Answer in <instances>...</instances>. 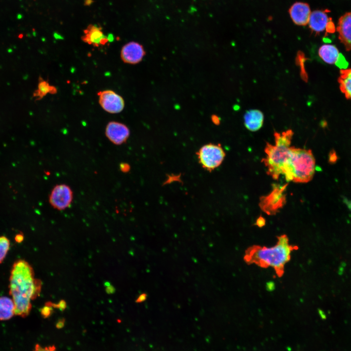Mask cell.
<instances>
[{"label": "cell", "instance_id": "cell-1", "mask_svg": "<svg viewBox=\"0 0 351 351\" xmlns=\"http://www.w3.org/2000/svg\"><path fill=\"white\" fill-rule=\"evenodd\" d=\"M41 282L34 277V270L23 259L12 265L9 278V294L15 305V315L25 317L32 309L31 300L39 294Z\"/></svg>", "mask_w": 351, "mask_h": 351}, {"label": "cell", "instance_id": "cell-2", "mask_svg": "<svg viewBox=\"0 0 351 351\" xmlns=\"http://www.w3.org/2000/svg\"><path fill=\"white\" fill-rule=\"evenodd\" d=\"M296 249L289 243L286 235L277 238L275 245L272 247L254 246L248 249L244 258L249 264H254L263 268H273L278 276L284 273L285 265L291 258L292 252Z\"/></svg>", "mask_w": 351, "mask_h": 351}, {"label": "cell", "instance_id": "cell-3", "mask_svg": "<svg viewBox=\"0 0 351 351\" xmlns=\"http://www.w3.org/2000/svg\"><path fill=\"white\" fill-rule=\"evenodd\" d=\"M293 135L291 129L281 133L274 132L275 144L266 143L265 148L266 156L262 159V162L267 168V174L275 180L284 174L290 156Z\"/></svg>", "mask_w": 351, "mask_h": 351}, {"label": "cell", "instance_id": "cell-4", "mask_svg": "<svg viewBox=\"0 0 351 351\" xmlns=\"http://www.w3.org/2000/svg\"><path fill=\"white\" fill-rule=\"evenodd\" d=\"M315 170V160L311 150L291 147L283 175L287 181L307 183L311 181Z\"/></svg>", "mask_w": 351, "mask_h": 351}, {"label": "cell", "instance_id": "cell-5", "mask_svg": "<svg viewBox=\"0 0 351 351\" xmlns=\"http://www.w3.org/2000/svg\"><path fill=\"white\" fill-rule=\"evenodd\" d=\"M202 167L211 172L219 167L225 156V153L220 144L209 143L202 146L196 153Z\"/></svg>", "mask_w": 351, "mask_h": 351}, {"label": "cell", "instance_id": "cell-6", "mask_svg": "<svg viewBox=\"0 0 351 351\" xmlns=\"http://www.w3.org/2000/svg\"><path fill=\"white\" fill-rule=\"evenodd\" d=\"M73 193L71 188L65 184L56 185L52 189L49 196L51 206L58 210H64L72 203Z\"/></svg>", "mask_w": 351, "mask_h": 351}, {"label": "cell", "instance_id": "cell-7", "mask_svg": "<svg viewBox=\"0 0 351 351\" xmlns=\"http://www.w3.org/2000/svg\"><path fill=\"white\" fill-rule=\"evenodd\" d=\"M98 102L105 111L111 114L121 112L124 109L125 103L122 97L111 90L100 91L98 93Z\"/></svg>", "mask_w": 351, "mask_h": 351}, {"label": "cell", "instance_id": "cell-8", "mask_svg": "<svg viewBox=\"0 0 351 351\" xmlns=\"http://www.w3.org/2000/svg\"><path fill=\"white\" fill-rule=\"evenodd\" d=\"M105 135L115 145H121L127 140L130 136L128 127L123 123L110 121L106 125Z\"/></svg>", "mask_w": 351, "mask_h": 351}, {"label": "cell", "instance_id": "cell-9", "mask_svg": "<svg viewBox=\"0 0 351 351\" xmlns=\"http://www.w3.org/2000/svg\"><path fill=\"white\" fill-rule=\"evenodd\" d=\"M318 54L324 61L336 65L341 69H346L348 63L337 48L332 44H324L319 49Z\"/></svg>", "mask_w": 351, "mask_h": 351}, {"label": "cell", "instance_id": "cell-10", "mask_svg": "<svg viewBox=\"0 0 351 351\" xmlns=\"http://www.w3.org/2000/svg\"><path fill=\"white\" fill-rule=\"evenodd\" d=\"M145 55L143 46L140 43L131 41L125 44L120 52L122 60L126 63L136 64L139 63Z\"/></svg>", "mask_w": 351, "mask_h": 351}, {"label": "cell", "instance_id": "cell-11", "mask_svg": "<svg viewBox=\"0 0 351 351\" xmlns=\"http://www.w3.org/2000/svg\"><path fill=\"white\" fill-rule=\"evenodd\" d=\"M83 33L81 40L94 47L104 45L109 41L108 38L103 33L102 27L97 24H89L83 30Z\"/></svg>", "mask_w": 351, "mask_h": 351}, {"label": "cell", "instance_id": "cell-12", "mask_svg": "<svg viewBox=\"0 0 351 351\" xmlns=\"http://www.w3.org/2000/svg\"><path fill=\"white\" fill-rule=\"evenodd\" d=\"M338 38L347 51H351V12L346 13L339 19L337 28Z\"/></svg>", "mask_w": 351, "mask_h": 351}, {"label": "cell", "instance_id": "cell-13", "mask_svg": "<svg viewBox=\"0 0 351 351\" xmlns=\"http://www.w3.org/2000/svg\"><path fill=\"white\" fill-rule=\"evenodd\" d=\"M289 12L293 22L298 25H306L309 20L311 11L308 3L296 2L289 9Z\"/></svg>", "mask_w": 351, "mask_h": 351}, {"label": "cell", "instance_id": "cell-14", "mask_svg": "<svg viewBox=\"0 0 351 351\" xmlns=\"http://www.w3.org/2000/svg\"><path fill=\"white\" fill-rule=\"evenodd\" d=\"M330 18L328 17L325 11H314L310 15L308 22L309 27L312 31L316 34L326 31Z\"/></svg>", "mask_w": 351, "mask_h": 351}, {"label": "cell", "instance_id": "cell-15", "mask_svg": "<svg viewBox=\"0 0 351 351\" xmlns=\"http://www.w3.org/2000/svg\"><path fill=\"white\" fill-rule=\"evenodd\" d=\"M244 125L252 132L259 130L262 126L264 115L261 111L257 109L247 111L244 116Z\"/></svg>", "mask_w": 351, "mask_h": 351}, {"label": "cell", "instance_id": "cell-16", "mask_svg": "<svg viewBox=\"0 0 351 351\" xmlns=\"http://www.w3.org/2000/svg\"><path fill=\"white\" fill-rule=\"evenodd\" d=\"M338 81L340 91L347 99H351V68L341 69Z\"/></svg>", "mask_w": 351, "mask_h": 351}, {"label": "cell", "instance_id": "cell-17", "mask_svg": "<svg viewBox=\"0 0 351 351\" xmlns=\"http://www.w3.org/2000/svg\"><path fill=\"white\" fill-rule=\"evenodd\" d=\"M15 315V305L12 300L6 296H0V320H7Z\"/></svg>", "mask_w": 351, "mask_h": 351}, {"label": "cell", "instance_id": "cell-18", "mask_svg": "<svg viewBox=\"0 0 351 351\" xmlns=\"http://www.w3.org/2000/svg\"><path fill=\"white\" fill-rule=\"evenodd\" d=\"M57 93V88L51 85L49 82L44 80L42 78H39L37 88L33 93V97L36 100L42 99L48 94H55Z\"/></svg>", "mask_w": 351, "mask_h": 351}, {"label": "cell", "instance_id": "cell-19", "mask_svg": "<svg viewBox=\"0 0 351 351\" xmlns=\"http://www.w3.org/2000/svg\"><path fill=\"white\" fill-rule=\"evenodd\" d=\"M10 242L5 236H0V264L5 259L10 249Z\"/></svg>", "mask_w": 351, "mask_h": 351}, {"label": "cell", "instance_id": "cell-20", "mask_svg": "<svg viewBox=\"0 0 351 351\" xmlns=\"http://www.w3.org/2000/svg\"><path fill=\"white\" fill-rule=\"evenodd\" d=\"M306 59H307V58H305L304 53L301 51H298L296 58V62L300 67L301 77L303 80L306 82L308 80V75L305 71L304 66V63Z\"/></svg>", "mask_w": 351, "mask_h": 351}, {"label": "cell", "instance_id": "cell-21", "mask_svg": "<svg viewBox=\"0 0 351 351\" xmlns=\"http://www.w3.org/2000/svg\"><path fill=\"white\" fill-rule=\"evenodd\" d=\"M40 311L41 315L44 318L49 317L53 312V307L51 306L50 302L46 303L45 306L40 310Z\"/></svg>", "mask_w": 351, "mask_h": 351}, {"label": "cell", "instance_id": "cell-22", "mask_svg": "<svg viewBox=\"0 0 351 351\" xmlns=\"http://www.w3.org/2000/svg\"><path fill=\"white\" fill-rule=\"evenodd\" d=\"M33 351H57L56 347L54 345L47 346H42L39 344H36Z\"/></svg>", "mask_w": 351, "mask_h": 351}, {"label": "cell", "instance_id": "cell-23", "mask_svg": "<svg viewBox=\"0 0 351 351\" xmlns=\"http://www.w3.org/2000/svg\"><path fill=\"white\" fill-rule=\"evenodd\" d=\"M51 306L53 308H58L61 311H64L66 308V303L64 300H60L58 304H54L51 302Z\"/></svg>", "mask_w": 351, "mask_h": 351}, {"label": "cell", "instance_id": "cell-24", "mask_svg": "<svg viewBox=\"0 0 351 351\" xmlns=\"http://www.w3.org/2000/svg\"><path fill=\"white\" fill-rule=\"evenodd\" d=\"M338 160V156L335 151L332 150L329 155V162L330 163H335Z\"/></svg>", "mask_w": 351, "mask_h": 351}, {"label": "cell", "instance_id": "cell-25", "mask_svg": "<svg viewBox=\"0 0 351 351\" xmlns=\"http://www.w3.org/2000/svg\"><path fill=\"white\" fill-rule=\"evenodd\" d=\"M335 31V25L334 24L332 20V18H330V20L328 23L326 29V33H334Z\"/></svg>", "mask_w": 351, "mask_h": 351}, {"label": "cell", "instance_id": "cell-26", "mask_svg": "<svg viewBox=\"0 0 351 351\" xmlns=\"http://www.w3.org/2000/svg\"><path fill=\"white\" fill-rule=\"evenodd\" d=\"M119 168L121 172L126 173L129 171L130 167L129 165L127 163H120L119 165Z\"/></svg>", "mask_w": 351, "mask_h": 351}, {"label": "cell", "instance_id": "cell-27", "mask_svg": "<svg viewBox=\"0 0 351 351\" xmlns=\"http://www.w3.org/2000/svg\"><path fill=\"white\" fill-rule=\"evenodd\" d=\"M115 288L112 285L107 286L105 289L106 292L108 294H112L115 292Z\"/></svg>", "mask_w": 351, "mask_h": 351}, {"label": "cell", "instance_id": "cell-28", "mask_svg": "<svg viewBox=\"0 0 351 351\" xmlns=\"http://www.w3.org/2000/svg\"><path fill=\"white\" fill-rule=\"evenodd\" d=\"M65 323V320L64 319H61L58 320L56 324V327L58 329L62 328Z\"/></svg>", "mask_w": 351, "mask_h": 351}, {"label": "cell", "instance_id": "cell-29", "mask_svg": "<svg viewBox=\"0 0 351 351\" xmlns=\"http://www.w3.org/2000/svg\"><path fill=\"white\" fill-rule=\"evenodd\" d=\"M146 296H147V295L145 293L141 294L137 298L136 302L137 303H140V302H142L145 301L146 298Z\"/></svg>", "mask_w": 351, "mask_h": 351}, {"label": "cell", "instance_id": "cell-30", "mask_svg": "<svg viewBox=\"0 0 351 351\" xmlns=\"http://www.w3.org/2000/svg\"><path fill=\"white\" fill-rule=\"evenodd\" d=\"M212 120L214 122V124L218 125L220 123V119L218 117V116L214 115L211 117Z\"/></svg>", "mask_w": 351, "mask_h": 351}, {"label": "cell", "instance_id": "cell-31", "mask_svg": "<svg viewBox=\"0 0 351 351\" xmlns=\"http://www.w3.org/2000/svg\"><path fill=\"white\" fill-rule=\"evenodd\" d=\"M23 240V235L22 234H18L15 236V240L17 242H21Z\"/></svg>", "mask_w": 351, "mask_h": 351}]
</instances>
